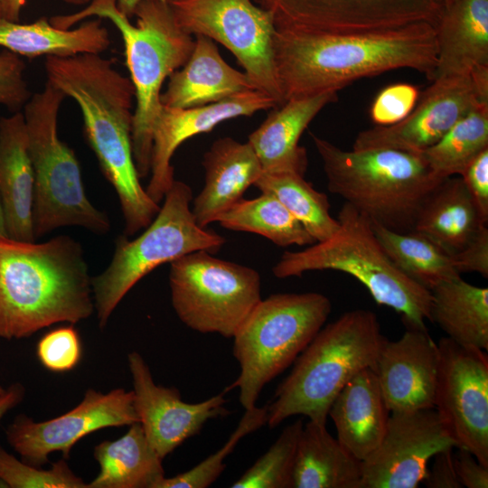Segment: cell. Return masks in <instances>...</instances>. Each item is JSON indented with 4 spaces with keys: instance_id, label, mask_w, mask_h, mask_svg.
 <instances>
[{
    "instance_id": "13",
    "label": "cell",
    "mask_w": 488,
    "mask_h": 488,
    "mask_svg": "<svg viewBox=\"0 0 488 488\" xmlns=\"http://www.w3.org/2000/svg\"><path fill=\"white\" fill-rule=\"evenodd\" d=\"M434 408L455 441L488 467V355L483 350L437 342Z\"/></svg>"
},
{
    "instance_id": "43",
    "label": "cell",
    "mask_w": 488,
    "mask_h": 488,
    "mask_svg": "<svg viewBox=\"0 0 488 488\" xmlns=\"http://www.w3.org/2000/svg\"><path fill=\"white\" fill-rule=\"evenodd\" d=\"M460 177L488 221V148L468 164Z\"/></svg>"
},
{
    "instance_id": "52",
    "label": "cell",
    "mask_w": 488,
    "mask_h": 488,
    "mask_svg": "<svg viewBox=\"0 0 488 488\" xmlns=\"http://www.w3.org/2000/svg\"><path fill=\"white\" fill-rule=\"evenodd\" d=\"M163 1H167V0H163Z\"/></svg>"
},
{
    "instance_id": "22",
    "label": "cell",
    "mask_w": 488,
    "mask_h": 488,
    "mask_svg": "<svg viewBox=\"0 0 488 488\" xmlns=\"http://www.w3.org/2000/svg\"><path fill=\"white\" fill-rule=\"evenodd\" d=\"M34 175L23 112L0 117V204L7 237L33 242Z\"/></svg>"
},
{
    "instance_id": "37",
    "label": "cell",
    "mask_w": 488,
    "mask_h": 488,
    "mask_svg": "<svg viewBox=\"0 0 488 488\" xmlns=\"http://www.w3.org/2000/svg\"><path fill=\"white\" fill-rule=\"evenodd\" d=\"M267 407L245 409L235 430L224 445L192 469L173 477H164L158 488H206L212 484L225 469V459L246 436L267 424Z\"/></svg>"
},
{
    "instance_id": "48",
    "label": "cell",
    "mask_w": 488,
    "mask_h": 488,
    "mask_svg": "<svg viewBox=\"0 0 488 488\" xmlns=\"http://www.w3.org/2000/svg\"><path fill=\"white\" fill-rule=\"evenodd\" d=\"M64 3L72 5H81L89 3L91 0H62ZM141 0H117V8L131 18L134 15L135 9Z\"/></svg>"
},
{
    "instance_id": "9",
    "label": "cell",
    "mask_w": 488,
    "mask_h": 488,
    "mask_svg": "<svg viewBox=\"0 0 488 488\" xmlns=\"http://www.w3.org/2000/svg\"><path fill=\"white\" fill-rule=\"evenodd\" d=\"M331 311L330 299L316 292L261 299L232 337L240 372L225 391L238 388L244 409L255 407L264 387L294 363Z\"/></svg>"
},
{
    "instance_id": "46",
    "label": "cell",
    "mask_w": 488,
    "mask_h": 488,
    "mask_svg": "<svg viewBox=\"0 0 488 488\" xmlns=\"http://www.w3.org/2000/svg\"><path fill=\"white\" fill-rule=\"evenodd\" d=\"M25 389L20 382H14L0 393V421L12 408L22 402Z\"/></svg>"
},
{
    "instance_id": "29",
    "label": "cell",
    "mask_w": 488,
    "mask_h": 488,
    "mask_svg": "<svg viewBox=\"0 0 488 488\" xmlns=\"http://www.w3.org/2000/svg\"><path fill=\"white\" fill-rule=\"evenodd\" d=\"M361 461L327 430L309 420L301 431L294 466L293 488H360Z\"/></svg>"
},
{
    "instance_id": "19",
    "label": "cell",
    "mask_w": 488,
    "mask_h": 488,
    "mask_svg": "<svg viewBox=\"0 0 488 488\" xmlns=\"http://www.w3.org/2000/svg\"><path fill=\"white\" fill-rule=\"evenodd\" d=\"M277 105L267 94L252 89L202 107L174 108L163 106L153 131L150 180L145 188L147 194L156 203L164 199L174 182L172 157L185 140L211 131L221 122L252 116Z\"/></svg>"
},
{
    "instance_id": "6",
    "label": "cell",
    "mask_w": 488,
    "mask_h": 488,
    "mask_svg": "<svg viewBox=\"0 0 488 488\" xmlns=\"http://www.w3.org/2000/svg\"><path fill=\"white\" fill-rule=\"evenodd\" d=\"M328 190L372 222L412 231L437 177L422 154L387 148L343 150L311 133Z\"/></svg>"
},
{
    "instance_id": "4",
    "label": "cell",
    "mask_w": 488,
    "mask_h": 488,
    "mask_svg": "<svg viewBox=\"0 0 488 488\" xmlns=\"http://www.w3.org/2000/svg\"><path fill=\"white\" fill-rule=\"evenodd\" d=\"M134 15L136 24L120 12L117 0H91L77 13L55 15L49 21L53 26L66 30L83 19L96 16L109 20L120 32L135 89L132 149L142 179L150 174L153 131L163 107V83L186 63L194 40L177 24L167 1L141 0Z\"/></svg>"
},
{
    "instance_id": "5",
    "label": "cell",
    "mask_w": 488,
    "mask_h": 488,
    "mask_svg": "<svg viewBox=\"0 0 488 488\" xmlns=\"http://www.w3.org/2000/svg\"><path fill=\"white\" fill-rule=\"evenodd\" d=\"M385 339L377 315L367 309L347 311L323 326L267 406V427L297 415L326 424L335 397L361 371L373 369Z\"/></svg>"
},
{
    "instance_id": "8",
    "label": "cell",
    "mask_w": 488,
    "mask_h": 488,
    "mask_svg": "<svg viewBox=\"0 0 488 488\" xmlns=\"http://www.w3.org/2000/svg\"><path fill=\"white\" fill-rule=\"evenodd\" d=\"M65 94L46 81L23 106L28 150L34 175L35 238L60 227L78 226L95 234L110 230L106 213L87 197L79 161L58 136V114Z\"/></svg>"
},
{
    "instance_id": "14",
    "label": "cell",
    "mask_w": 488,
    "mask_h": 488,
    "mask_svg": "<svg viewBox=\"0 0 488 488\" xmlns=\"http://www.w3.org/2000/svg\"><path fill=\"white\" fill-rule=\"evenodd\" d=\"M136 422L132 390L117 388L102 393L89 389L75 408L57 418L36 422L18 415L6 428V439L23 462L41 467L53 452H61L68 459L73 446L97 430Z\"/></svg>"
},
{
    "instance_id": "32",
    "label": "cell",
    "mask_w": 488,
    "mask_h": 488,
    "mask_svg": "<svg viewBox=\"0 0 488 488\" xmlns=\"http://www.w3.org/2000/svg\"><path fill=\"white\" fill-rule=\"evenodd\" d=\"M371 226L390 260L427 289L431 291L439 284L460 277L452 256L424 236L415 231L398 232L372 221Z\"/></svg>"
},
{
    "instance_id": "10",
    "label": "cell",
    "mask_w": 488,
    "mask_h": 488,
    "mask_svg": "<svg viewBox=\"0 0 488 488\" xmlns=\"http://www.w3.org/2000/svg\"><path fill=\"white\" fill-rule=\"evenodd\" d=\"M190 186L175 181L152 222L134 239L120 235L108 267L91 277L99 325L104 328L130 289L157 267L195 251L219 250L226 239L201 227L192 212Z\"/></svg>"
},
{
    "instance_id": "23",
    "label": "cell",
    "mask_w": 488,
    "mask_h": 488,
    "mask_svg": "<svg viewBox=\"0 0 488 488\" xmlns=\"http://www.w3.org/2000/svg\"><path fill=\"white\" fill-rule=\"evenodd\" d=\"M169 76L161 103L174 108H191L224 100L241 92L257 89L249 78L230 67L213 41L195 35L186 63Z\"/></svg>"
},
{
    "instance_id": "27",
    "label": "cell",
    "mask_w": 488,
    "mask_h": 488,
    "mask_svg": "<svg viewBox=\"0 0 488 488\" xmlns=\"http://www.w3.org/2000/svg\"><path fill=\"white\" fill-rule=\"evenodd\" d=\"M487 224L460 176L443 179L428 194L412 231L454 255Z\"/></svg>"
},
{
    "instance_id": "11",
    "label": "cell",
    "mask_w": 488,
    "mask_h": 488,
    "mask_svg": "<svg viewBox=\"0 0 488 488\" xmlns=\"http://www.w3.org/2000/svg\"><path fill=\"white\" fill-rule=\"evenodd\" d=\"M172 305L178 318L202 333L232 338L262 299L259 273L206 250L187 254L169 270Z\"/></svg>"
},
{
    "instance_id": "49",
    "label": "cell",
    "mask_w": 488,
    "mask_h": 488,
    "mask_svg": "<svg viewBox=\"0 0 488 488\" xmlns=\"http://www.w3.org/2000/svg\"><path fill=\"white\" fill-rule=\"evenodd\" d=\"M7 237L5 226V220H4V214L2 211V207L0 204V238Z\"/></svg>"
},
{
    "instance_id": "1",
    "label": "cell",
    "mask_w": 488,
    "mask_h": 488,
    "mask_svg": "<svg viewBox=\"0 0 488 488\" xmlns=\"http://www.w3.org/2000/svg\"><path fill=\"white\" fill-rule=\"evenodd\" d=\"M274 61L285 102L339 91L365 77L413 69L434 80L436 27L427 22L366 32L277 29Z\"/></svg>"
},
{
    "instance_id": "18",
    "label": "cell",
    "mask_w": 488,
    "mask_h": 488,
    "mask_svg": "<svg viewBox=\"0 0 488 488\" xmlns=\"http://www.w3.org/2000/svg\"><path fill=\"white\" fill-rule=\"evenodd\" d=\"M134 405L146 439L164 459L211 419L227 416L225 391L199 403L182 399L175 388L155 384L150 368L137 352L127 355Z\"/></svg>"
},
{
    "instance_id": "47",
    "label": "cell",
    "mask_w": 488,
    "mask_h": 488,
    "mask_svg": "<svg viewBox=\"0 0 488 488\" xmlns=\"http://www.w3.org/2000/svg\"><path fill=\"white\" fill-rule=\"evenodd\" d=\"M26 0H0V18L20 22V15Z\"/></svg>"
},
{
    "instance_id": "30",
    "label": "cell",
    "mask_w": 488,
    "mask_h": 488,
    "mask_svg": "<svg viewBox=\"0 0 488 488\" xmlns=\"http://www.w3.org/2000/svg\"><path fill=\"white\" fill-rule=\"evenodd\" d=\"M99 473L89 488H158L164 476L163 460L136 422L120 438L104 440L94 448Z\"/></svg>"
},
{
    "instance_id": "34",
    "label": "cell",
    "mask_w": 488,
    "mask_h": 488,
    "mask_svg": "<svg viewBox=\"0 0 488 488\" xmlns=\"http://www.w3.org/2000/svg\"><path fill=\"white\" fill-rule=\"evenodd\" d=\"M254 186L262 193L275 196L316 242L337 231L340 224L330 214L327 195L316 191L304 174L291 171L262 173Z\"/></svg>"
},
{
    "instance_id": "41",
    "label": "cell",
    "mask_w": 488,
    "mask_h": 488,
    "mask_svg": "<svg viewBox=\"0 0 488 488\" xmlns=\"http://www.w3.org/2000/svg\"><path fill=\"white\" fill-rule=\"evenodd\" d=\"M24 70L19 55L5 49L0 52V104L14 112L20 111L31 98Z\"/></svg>"
},
{
    "instance_id": "24",
    "label": "cell",
    "mask_w": 488,
    "mask_h": 488,
    "mask_svg": "<svg viewBox=\"0 0 488 488\" xmlns=\"http://www.w3.org/2000/svg\"><path fill=\"white\" fill-rule=\"evenodd\" d=\"M337 99V91L333 90L294 98L271 112L248 139L263 173L291 171L305 174L307 158L305 149L298 145L300 136L314 117Z\"/></svg>"
},
{
    "instance_id": "12",
    "label": "cell",
    "mask_w": 488,
    "mask_h": 488,
    "mask_svg": "<svg viewBox=\"0 0 488 488\" xmlns=\"http://www.w3.org/2000/svg\"><path fill=\"white\" fill-rule=\"evenodd\" d=\"M177 24L203 35L236 57L258 90L285 103L274 61L273 14L251 0H167Z\"/></svg>"
},
{
    "instance_id": "17",
    "label": "cell",
    "mask_w": 488,
    "mask_h": 488,
    "mask_svg": "<svg viewBox=\"0 0 488 488\" xmlns=\"http://www.w3.org/2000/svg\"><path fill=\"white\" fill-rule=\"evenodd\" d=\"M485 104L488 94L478 88L471 75L436 78L404 119L360 132L352 149L387 148L421 154L463 117Z\"/></svg>"
},
{
    "instance_id": "39",
    "label": "cell",
    "mask_w": 488,
    "mask_h": 488,
    "mask_svg": "<svg viewBox=\"0 0 488 488\" xmlns=\"http://www.w3.org/2000/svg\"><path fill=\"white\" fill-rule=\"evenodd\" d=\"M36 354L42 365L51 371L73 370L82 354L78 331L70 324L48 332L37 343Z\"/></svg>"
},
{
    "instance_id": "31",
    "label": "cell",
    "mask_w": 488,
    "mask_h": 488,
    "mask_svg": "<svg viewBox=\"0 0 488 488\" xmlns=\"http://www.w3.org/2000/svg\"><path fill=\"white\" fill-rule=\"evenodd\" d=\"M430 321L455 343L488 350V288L461 277L431 290Z\"/></svg>"
},
{
    "instance_id": "33",
    "label": "cell",
    "mask_w": 488,
    "mask_h": 488,
    "mask_svg": "<svg viewBox=\"0 0 488 488\" xmlns=\"http://www.w3.org/2000/svg\"><path fill=\"white\" fill-rule=\"evenodd\" d=\"M221 227L261 235L279 247L313 245L316 241L273 195L241 199L219 216Z\"/></svg>"
},
{
    "instance_id": "50",
    "label": "cell",
    "mask_w": 488,
    "mask_h": 488,
    "mask_svg": "<svg viewBox=\"0 0 488 488\" xmlns=\"http://www.w3.org/2000/svg\"><path fill=\"white\" fill-rule=\"evenodd\" d=\"M436 1L442 5V7H446L457 0H436Z\"/></svg>"
},
{
    "instance_id": "45",
    "label": "cell",
    "mask_w": 488,
    "mask_h": 488,
    "mask_svg": "<svg viewBox=\"0 0 488 488\" xmlns=\"http://www.w3.org/2000/svg\"><path fill=\"white\" fill-rule=\"evenodd\" d=\"M454 464L462 487L487 488L488 467L481 464L475 456L465 448H455Z\"/></svg>"
},
{
    "instance_id": "44",
    "label": "cell",
    "mask_w": 488,
    "mask_h": 488,
    "mask_svg": "<svg viewBox=\"0 0 488 488\" xmlns=\"http://www.w3.org/2000/svg\"><path fill=\"white\" fill-rule=\"evenodd\" d=\"M455 447H447L436 452L432 459V465L427 469L426 478L422 483L428 488H461L455 464Z\"/></svg>"
},
{
    "instance_id": "38",
    "label": "cell",
    "mask_w": 488,
    "mask_h": 488,
    "mask_svg": "<svg viewBox=\"0 0 488 488\" xmlns=\"http://www.w3.org/2000/svg\"><path fill=\"white\" fill-rule=\"evenodd\" d=\"M0 480L10 488H89L88 483L76 475L65 458L42 469L19 461L0 446Z\"/></svg>"
},
{
    "instance_id": "7",
    "label": "cell",
    "mask_w": 488,
    "mask_h": 488,
    "mask_svg": "<svg viewBox=\"0 0 488 488\" xmlns=\"http://www.w3.org/2000/svg\"><path fill=\"white\" fill-rule=\"evenodd\" d=\"M339 228L329 239L300 251H286L273 267L275 277H300L307 271L335 270L362 284L374 301L402 314L404 324L425 327L430 321L431 291L406 276L388 257L371 220L345 202Z\"/></svg>"
},
{
    "instance_id": "35",
    "label": "cell",
    "mask_w": 488,
    "mask_h": 488,
    "mask_svg": "<svg viewBox=\"0 0 488 488\" xmlns=\"http://www.w3.org/2000/svg\"><path fill=\"white\" fill-rule=\"evenodd\" d=\"M488 148V104L458 120L422 155L440 179L460 176L468 164Z\"/></svg>"
},
{
    "instance_id": "42",
    "label": "cell",
    "mask_w": 488,
    "mask_h": 488,
    "mask_svg": "<svg viewBox=\"0 0 488 488\" xmlns=\"http://www.w3.org/2000/svg\"><path fill=\"white\" fill-rule=\"evenodd\" d=\"M459 274L476 272L488 277V228L482 226L467 244L452 255Z\"/></svg>"
},
{
    "instance_id": "25",
    "label": "cell",
    "mask_w": 488,
    "mask_h": 488,
    "mask_svg": "<svg viewBox=\"0 0 488 488\" xmlns=\"http://www.w3.org/2000/svg\"><path fill=\"white\" fill-rule=\"evenodd\" d=\"M389 414L372 368L361 371L347 382L328 412L337 440L361 461L380 443Z\"/></svg>"
},
{
    "instance_id": "20",
    "label": "cell",
    "mask_w": 488,
    "mask_h": 488,
    "mask_svg": "<svg viewBox=\"0 0 488 488\" xmlns=\"http://www.w3.org/2000/svg\"><path fill=\"white\" fill-rule=\"evenodd\" d=\"M404 324L400 338L384 340L373 367L390 413L434 408L437 343L426 326Z\"/></svg>"
},
{
    "instance_id": "26",
    "label": "cell",
    "mask_w": 488,
    "mask_h": 488,
    "mask_svg": "<svg viewBox=\"0 0 488 488\" xmlns=\"http://www.w3.org/2000/svg\"><path fill=\"white\" fill-rule=\"evenodd\" d=\"M435 27V79L469 76L488 67V0H457L443 7Z\"/></svg>"
},
{
    "instance_id": "15",
    "label": "cell",
    "mask_w": 488,
    "mask_h": 488,
    "mask_svg": "<svg viewBox=\"0 0 488 488\" xmlns=\"http://www.w3.org/2000/svg\"><path fill=\"white\" fill-rule=\"evenodd\" d=\"M277 29L346 33L386 30L427 22L436 24V0H256Z\"/></svg>"
},
{
    "instance_id": "16",
    "label": "cell",
    "mask_w": 488,
    "mask_h": 488,
    "mask_svg": "<svg viewBox=\"0 0 488 488\" xmlns=\"http://www.w3.org/2000/svg\"><path fill=\"white\" fill-rule=\"evenodd\" d=\"M447 447L457 446L434 408L391 412L380 443L361 461L360 488H417Z\"/></svg>"
},
{
    "instance_id": "40",
    "label": "cell",
    "mask_w": 488,
    "mask_h": 488,
    "mask_svg": "<svg viewBox=\"0 0 488 488\" xmlns=\"http://www.w3.org/2000/svg\"><path fill=\"white\" fill-rule=\"evenodd\" d=\"M418 89L408 83L391 84L374 99L370 117L376 126H390L404 119L416 106Z\"/></svg>"
},
{
    "instance_id": "2",
    "label": "cell",
    "mask_w": 488,
    "mask_h": 488,
    "mask_svg": "<svg viewBox=\"0 0 488 488\" xmlns=\"http://www.w3.org/2000/svg\"><path fill=\"white\" fill-rule=\"evenodd\" d=\"M47 81L79 106L85 136L114 187L125 221L124 235L146 228L160 206L140 183L132 149L134 86L112 60L97 53L47 56Z\"/></svg>"
},
{
    "instance_id": "36",
    "label": "cell",
    "mask_w": 488,
    "mask_h": 488,
    "mask_svg": "<svg viewBox=\"0 0 488 488\" xmlns=\"http://www.w3.org/2000/svg\"><path fill=\"white\" fill-rule=\"evenodd\" d=\"M301 419L286 426L267 449L231 488H293V474Z\"/></svg>"
},
{
    "instance_id": "28",
    "label": "cell",
    "mask_w": 488,
    "mask_h": 488,
    "mask_svg": "<svg viewBox=\"0 0 488 488\" xmlns=\"http://www.w3.org/2000/svg\"><path fill=\"white\" fill-rule=\"evenodd\" d=\"M109 44L108 32L102 26L100 18L66 30L53 26L46 18L31 23L0 18V46L19 56L35 58L99 54Z\"/></svg>"
},
{
    "instance_id": "21",
    "label": "cell",
    "mask_w": 488,
    "mask_h": 488,
    "mask_svg": "<svg viewBox=\"0 0 488 488\" xmlns=\"http://www.w3.org/2000/svg\"><path fill=\"white\" fill-rule=\"evenodd\" d=\"M205 183L192 199V212L198 225L205 228L242 199L263 173L249 142L226 136L215 140L204 154Z\"/></svg>"
},
{
    "instance_id": "51",
    "label": "cell",
    "mask_w": 488,
    "mask_h": 488,
    "mask_svg": "<svg viewBox=\"0 0 488 488\" xmlns=\"http://www.w3.org/2000/svg\"><path fill=\"white\" fill-rule=\"evenodd\" d=\"M4 389H5V388H2V387L0 386V393H1Z\"/></svg>"
},
{
    "instance_id": "3",
    "label": "cell",
    "mask_w": 488,
    "mask_h": 488,
    "mask_svg": "<svg viewBox=\"0 0 488 488\" xmlns=\"http://www.w3.org/2000/svg\"><path fill=\"white\" fill-rule=\"evenodd\" d=\"M95 311L80 242L60 235L42 243L0 238V337L27 338Z\"/></svg>"
}]
</instances>
